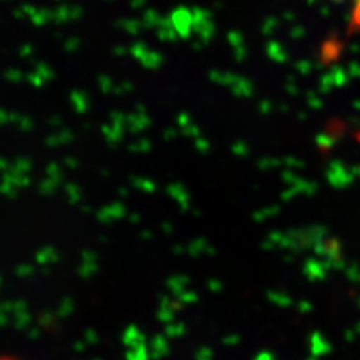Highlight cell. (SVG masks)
Returning a JSON list of instances; mask_svg holds the SVG:
<instances>
[{"label":"cell","instance_id":"cell-1","mask_svg":"<svg viewBox=\"0 0 360 360\" xmlns=\"http://www.w3.org/2000/svg\"><path fill=\"white\" fill-rule=\"evenodd\" d=\"M344 45L342 42L338 39V38H330L326 41L321 45V50H320V60L323 63H329V62H335L338 58H340L341 53H342Z\"/></svg>","mask_w":360,"mask_h":360},{"label":"cell","instance_id":"cell-3","mask_svg":"<svg viewBox=\"0 0 360 360\" xmlns=\"http://www.w3.org/2000/svg\"><path fill=\"white\" fill-rule=\"evenodd\" d=\"M0 360H27L25 357H20L15 354H8V353H0Z\"/></svg>","mask_w":360,"mask_h":360},{"label":"cell","instance_id":"cell-2","mask_svg":"<svg viewBox=\"0 0 360 360\" xmlns=\"http://www.w3.org/2000/svg\"><path fill=\"white\" fill-rule=\"evenodd\" d=\"M354 8L350 15V21H348V33L353 35V33L360 32V0H354Z\"/></svg>","mask_w":360,"mask_h":360}]
</instances>
